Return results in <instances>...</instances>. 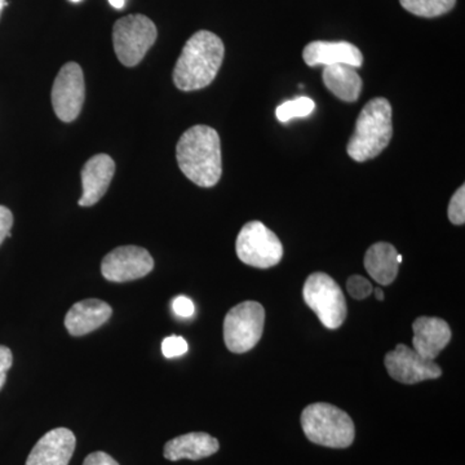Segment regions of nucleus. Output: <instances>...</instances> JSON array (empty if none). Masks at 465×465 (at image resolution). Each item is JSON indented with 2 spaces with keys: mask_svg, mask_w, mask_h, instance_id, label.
<instances>
[{
  "mask_svg": "<svg viewBox=\"0 0 465 465\" xmlns=\"http://www.w3.org/2000/svg\"><path fill=\"white\" fill-rule=\"evenodd\" d=\"M182 173L201 188H213L222 179V142L210 125L198 124L183 134L176 145Z\"/></svg>",
  "mask_w": 465,
  "mask_h": 465,
  "instance_id": "obj_1",
  "label": "nucleus"
},
{
  "mask_svg": "<svg viewBox=\"0 0 465 465\" xmlns=\"http://www.w3.org/2000/svg\"><path fill=\"white\" fill-rule=\"evenodd\" d=\"M225 47L216 34L201 30L195 33L177 58L173 84L183 92L202 90L215 81L224 61Z\"/></svg>",
  "mask_w": 465,
  "mask_h": 465,
  "instance_id": "obj_2",
  "label": "nucleus"
},
{
  "mask_svg": "<svg viewBox=\"0 0 465 465\" xmlns=\"http://www.w3.org/2000/svg\"><path fill=\"white\" fill-rule=\"evenodd\" d=\"M393 136L390 101L378 97L363 106L357 118L356 130L349 140V157L356 162L376 158L390 145Z\"/></svg>",
  "mask_w": 465,
  "mask_h": 465,
  "instance_id": "obj_3",
  "label": "nucleus"
},
{
  "mask_svg": "<svg viewBox=\"0 0 465 465\" xmlns=\"http://www.w3.org/2000/svg\"><path fill=\"white\" fill-rule=\"evenodd\" d=\"M302 427L311 442L324 448L347 449L356 436L351 416L330 403L317 402L305 407Z\"/></svg>",
  "mask_w": 465,
  "mask_h": 465,
  "instance_id": "obj_4",
  "label": "nucleus"
},
{
  "mask_svg": "<svg viewBox=\"0 0 465 465\" xmlns=\"http://www.w3.org/2000/svg\"><path fill=\"white\" fill-rule=\"evenodd\" d=\"M155 24L143 15L119 18L113 27V45L118 60L124 66L139 65L157 41Z\"/></svg>",
  "mask_w": 465,
  "mask_h": 465,
  "instance_id": "obj_5",
  "label": "nucleus"
},
{
  "mask_svg": "<svg viewBox=\"0 0 465 465\" xmlns=\"http://www.w3.org/2000/svg\"><path fill=\"white\" fill-rule=\"evenodd\" d=\"M305 304L316 313L326 329L336 330L347 318V302L344 293L329 274L309 275L302 289Z\"/></svg>",
  "mask_w": 465,
  "mask_h": 465,
  "instance_id": "obj_6",
  "label": "nucleus"
},
{
  "mask_svg": "<svg viewBox=\"0 0 465 465\" xmlns=\"http://www.w3.org/2000/svg\"><path fill=\"white\" fill-rule=\"evenodd\" d=\"M265 311L258 302H243L226 314L224 341L232 353L242 354L258 345L264 332Z\"/></svg>",
  "mask_w": 465,
  "mask_h": 465,
  "instance_id": "obj_7",
  "label": "nucleus"
},
{
  "mask_svg": "<svg viewBox=\"0 0 465 465\" xmlns=\"http://www.w3.org/2000/svg\"><path fill=\"white\" fill-rule=\"evenodd\" d=\"M235 251L243 264L259 269L272 268L283 258L282 242L260 222L247 223L241 229Z\"/></svg>",
  "mask_w": 465,
  "mask_h": 465,
  "instance_id": "obj_8",
  "label": "nucleus"
},
{
  "mask_svg": "<svg viewBox=\"0 0 465 465\" xmlns=\"http://www.w3.org/2000/svg\"><path fill=\"white\" fill-rule=\"evenodd\" d=\"M52 106L60 121L70 124L81 114L85 99L84 70L76 63L61 67L52 87Z\"/></svg>",
  "mask_w": 465,
  "mask_h": 465,
  "instance_id": "obj_9",
  "label": "nucleus"
},
{
  "mask_svg": "<svg viewBox=\"0 0 465 465\" xmlns=\"http://www.w3.org/2000/svg\"><path fill=\"white\" fill-rule=\"evenodd\" d=\"M154 268L149 251L139 246L116 247L101 262V273L110 282L124 283L145 277Z\"/></svg>",
  "mask_w": 465,
  "mask_h": 465,
  "instance_id": "obj_10",
  "label": "nucleus"
},
{
  "mask_svg": "<svg viewBox=\"0 0 465 465\" xmlns=\"http://www.w3.org/2000/svg\"><path fill=\"white\" fill-rule=\"evenodd\" d=\"M384 365L391 378L407 385L432 381L442 375V370L434 361L425 360L405 344H399L393 351H388Z\"/></svg>",
  "mask_w": 465,
  "mask_h": 465,
  "instance_id": "obj_11",
  "label": "nucleus"
},
{
  "mask_svg": "<svg viewBox=\"0 0 465 465\" xmlns=\"http://www.w3.org/2000/svg\"><path fill=\"white\" fill-rule=\"evenodd\" d=\"M75 445L76 439L72 430L56 428L36 442L25 465H69Z\"/></svg>",
  "mask_w": 465,
  "mask_h": 465,
  "instance_id": "obj_12",
  "label": "nucleus"
},
{
  "mask_svg": "<svg viewBox=\"0 0 465 465\" xmlns=\"http://www.w3.org/2000/svg\"><path fill=\"white\" fill-rule=\"evenodd\" d=\"M114 173L115 162L110 155L96 154L88 159L81 173L84 194L78 201L79 206L91 207L96 204L108 192Z\"/></svg>",
  "mask_w": 465,
  "mask_h": 465,
  "instance_id": "obj_13",
  "label": "nucleus"
},
{
  "mask_svg": "<svg viewBox=\"0 0 465 465\" xmlns=\"http://www.w3.org/2000/svg\"><path fill=\"white\" fill-rule=\"evenodd\" d=\"M414 339L412 345L416 353L425 360L434 361L451 341V329L442 318L419 317L412 323Z\"/></svg>",
  "mask_w": 465,
  "mask_h": 465,
  "instance_id": "obj_14",
  "label": "nucleus"
},
{
  "mask_svg": "<svg viewBox=\"0 0 465 465\" xmlns=\"http://www.w3.org/2000/svg\"><path fill=\"white\" fill-rule=\"evenodd\" d=\"M302 58L308 66H331L338 64L358 67L362 66L363 54L360 48L349 42L309 43L302 51Z\"/></svg>",
  "mask_w": 465,
  "mask_h": 465,
  "instance_id": "obj_15",
  "label": "nucleus"
},
{
  "mask_svg": "<svg viewBox=\"0 0 465 465\" xmlns=\"http://www.w3.org/2000/svg\"><path fill=\"white\" fill-rule=\"evenodd\" d=\"M112 314V307L103 300H82L70 308L64 323L70 335L84 336L100 329L108 322Z\"/></svg>",
  "mask_w": 465,
  "mask_h": 465,
  "instance_id": "obj_16",
  "label": "nucleus"
},
{
  "mask_svg": "<svg viewBox=\"0 0 465 465\" xmlns=\"http://www.w3.org/2000/svg\"><path fill=\"white\" fill-rule=\"evenodd\" d=\"M220 443L215 437L203 432L183 434L176 439L168 440L164 446V458L170 461L200 460L211 457L219 451Z\"/></svg>",
  "mask_w": 465,
  "mask_h": 465,
  "instance_id": "obj_17",
  "label": "nucleus"
},
{
  "mask_svg": "<svg viewBox=\"0 0 465 465\" xmlns=\"http://www.w3.org/2000/svg\"><path fill=\"white\" fill-rule=\"evenodd\" d=\"M396 247L387 242H379L367 250L365 268L372 280L382 286H390L399 275Z\"/></svg>",
  "mask_w": 465,
  "mask_h": 465,
  "instance_id": "obj_18",
  "label": "nucleus"
},
{
  "mask_svg": "<svg viewBox=\"0 0 465 465\" xmlns=\"http://www.w3.org/2000/svg\"><path fill=\"white\" fill-rule=\"evenodd\" d=\"M323 84L339 100L354 103L362 91V78L356 67L338 64L326 66L323 70Z\"/></svg>",
  "mask_w": 465,
  "mask_h": 465,
  "instance_id": "obj_19",
  "label": "nucleus"
},
{
  "mask_svg": "<svg viewBox=\"0 0 465 465\" xmlns=\"http://www.w3.org/2000/svg\"><path fill=\"white\" fill-rule=\"evenodd\" d=\"M401 5L410 14L424 18H434L449 14L457 0H400Z\"/></svg>",
  "mask_w": 465,
  "mask_h": 465,
  "instance_id": "obj_20",
  "label": "nucleus"
},
{
  "mask_svg": "<svg viewBox=\"0 0 465 465\" xmlns=\"http://www.w3.org/2000/svg\"><path fill=\"white\" fill-rule=\"evenodd\" d=\"M314 109H316V104L313 100L300 96L281 104L275 110V115H277L278 121L287 124L291 119L304 118V116L311 115Z\"/></svg>",
  "mask_w": 465,
  "mask_h": 465,
  "instance_id": "obj_21",
  "label": "nucleus"
},
{
  "mask_svg": "<svg viewBox=\"0 0 465 465\" xmlns=\"http://www.w3.org/2000/svg\"><path fill=\"white\" fill-rule=\"evenodd\" d=\"M448 215L450 222L454 225H464L465 223V186L460 188L452 195L449 203Z\"/></svg>",
  "mask_w": 465,
  "mask_h": 465,
  "instance_id": "obj_22",
  "label": "nucleus"
},
{
  "mask_svg": "<svg viewBox=\"0 0 465 465\" xmlns=\"http://www.w3.org/2000/svg\"><path fill=\"white\" fill-rule=\"evenodd\" d=\"M349 295L356 300H363L371 295L374 287L371 282L362 275H351L347 282Z\"/></svg>",
  "mask_w": 465,
  "mask_h": 465,
  "instance_id": "obj_23",
  "label": "nucleus"
},
{
  "mask_svg": "<svg viewBox=\"0 0 465 465\" xmlns=\"http://www.w3.org/2000/svg\"><path fill=\"white\" fill-rule=\"evenodd\" d=\"M188 342L182 336H170L162 342V353L166 358L183 356L188 351Z\"/></svg>",
  "mask_w": 465,
  "mask_h": 465,
  "instance_id": "obj_24",
  "label": "nucleus"
},
{
  "mask_svg": "<svg viewBox=\"0 0 465 465\" xmlns=\"http://www.w3.org/2000/svg\"><path fill=\"white\" fill-rule=\"evenodd\" d=\"M14 363V356H12L11 349L0 345V391L5 387L7 381V372Z\"/></svg>",
  "mask_w": 465,
  "mask_h": 465,
  "instance_id": "obj_25",
  "label": "nucleus"
},
{
  "mask_svg": "<svg viewBox=\"0 0 465 465\" xmlns=\"http://www.w3.org/2000/svg\"><path fill=\"white\" fill-rule=\"evenodd\" d=\"M14 226V215L11 210L5 206H0V244L5 238L11 237V229Z\"/></svg>",
  "mask_w": 465,
  "mask_h": 465,
  "instance_id": "obj_26",
  "label": "nucleus"
},
{
  "mask_svg": "<svg viewBox=\"0 0 465 465\" xmlns=\"http://www.w3.org/2000/svg\"><path fill=\"white\" fill-rule=\"evenodd\" d=\"M173 308L174 313L183 318L192 317L194 313V304H193L191 299L185 298V296H179V298L174 299Z\"/></svg>",
  "mask_w": 465,
  "mask_h": 465,
  "instance_id": "obj_27",
  "label": "nucleus"
},
{
  "mask_svg": "<svg viewBox=\"0 0 465 465\" xmlns=\"http://www.w3.org/2000/svg\"><path fill=\"white\" fill-rule=\"evenodd\" d=\"M84 465H119L116 460L106 454V452H92L85 458Z\"/></svg>",
  "mask_w": 465,
  "mask_h": 465,
  "instance_id": "obj_28",
  "label": "nucleus"
},
{
  "mask_svg": "<svg viewBox=\"0 0 465 465\" xmlns=\"http://www.w3.org/2000/svg\"><path fill=\"white\" fill-rule=\"evenodd\" d=\"M110 5L115 9H122L124 7L125 0H109Z\"/></svg>",
  "mask_w": 465,
  "mask_h": 465,
  "instance_id": "obj_29",
  "label": "nucleus"
},
{
  "mask_svg": "<svg viewBox=\"0 0 465 465\" xmlns=\"http://www.w3.org/2000/svg\"><path fill=\"white\" fill-rule=\"evenodd\" d=\"M372 292L375 293L376 299L381 300V302H382V300H384V291H382L381 289H374V291H372Z\"/></svg>",
  "mask_w": 465,
  "mask_h": 465,
  "instance_id": "obj_30",
  "label": "nucleus"
},
{
  "mask_svg": "<svg viewBox=\"0 0 465 465\" xmlns=\"http://www.w3.org/2000/svg\"><path fill=\"white\" fill-rule=\"evenodd\" d=\"M8 2L7 0H0V15H2L3 8L7 7Z\"/></svg>",
  "mask_w": 465,
  "mask_h": 465,
  "instance_id": "obj_31",
  "label": "nucleus"
},
{
  "mask_svg": "<svg viewBox=\"0 0 465 465\" xmlns=\"http://www.w3.org/2000/svg\"><path fill=\"white\" fill-rule=\"evenodd\" d=\"M397 262H399V264H401V262H402V256H397Z\"/></svg>",
  "mask_w": 465,
  "mask_h": 465,
  "instance_id": "obj_32",
  "label": "nucleus"
},
{
  "mask_svg": "<svg viewBox=\"0 0 465 465\" xmlns=\"http://www.w3.org/2000/svg\"><path fill=\"white\" fill-rule=\"evenodd\" d=\"M70 2H73V3H79V2H82V0H70Z\"/></svg>",
  "mask_w": 465,
  "mask_h": 465,
  "instance_id": "obj_33",
  "label": "nucleus"
}]
</instances>
